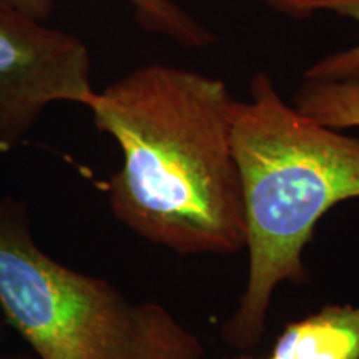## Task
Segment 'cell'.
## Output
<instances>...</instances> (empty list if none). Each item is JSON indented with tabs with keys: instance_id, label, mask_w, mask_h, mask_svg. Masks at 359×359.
<instances>
[{
	"instance_id": "6da1fadb",
	"label": "cell",
	"mask_w": 359,
	"mask_h": 359,
	"mask_svg": "<svg viewBox=\"0 0 359 359\" xmlns=\"http://www.w3.org/2000/svg\"><path fill=\"white\" fill-rule=\"evenodd\" d=\"M235 103L223 80L165 64L138 67L97 92L93 123L123 155L105 185L114 217L183 257L243 250Z\"/></svg>"
},
{
	"instance_id": "7a4b0ae2",
	"label": "cell",
	"mask_w": 359,
	"mask_h": 359,
	"mask_svg": "<svg viewBox=\"0 0 359 359\" xmlns=\"http://www.w3.org/2000/svg\"><path fill=\"white\" fill-rule=\"evenodd\" d=\"M231 138L250 263L222 338L250 349L263 338L278 286L308 280L303 250L316 223L333 206L359 198V138L296 110L264 72L251 79L250 100L235 103Z\"/></svg>"
},
{
	"instance_id": "3957f363",
	"label": "cell",
	"mask_w": 359,
	"mask_h": 359,
	"mask_svg": "<svg viewBox=\"0 0 359 359\" xmlns=\"http://www.w3.org/2000/svg\"><path fill=\"white\" fill-rule=\"evenodd\" d=\"M0 313L37 359H205L163 304L58 263L35 241L25 200L0 198Z\"/></svg>"
},
{
	"instance_id": "277c9868",
	"label": "cell",
	"mask_w": 359,
	"mask_h": 359,
	"mask_svg": "<svg viewBox=\"0 0 359 359\" xmlns=\"http://www.w3.org/2000/svg\"><path fill=\"white\" fill-rule=\"evenodd\" d=\"M90 52L77 35L0 4V154L15 150L47 107H90Z\"/></svg>"
},
{
	"instance_id": "5b68a950",
	"label": "cell",
	"mask_w": 359,
	"mask_h": 359,
	"mask_svg": "<svg viewBox=\"0 0 359 359\" xmlns=\"http://www.w3.org/2000/svg\"><path fill=\"white\" fill-rule=\"evenodd\" d=\"M275 359H359V306L330 304L286 325L273 346Z\"/></svg>"
},
{
	"instance_id": "8992f818",
	"label": "cell",
	"mask_w": 359,
	"mask_h": 359,
	"mask_svg": "<svg viewBox=\"0 0 359 359\" xmlns=\"http://www.w3.org/2000/svg\"><path fill=\"white\" fill-rule=\"evenodd\" d=\"M264 6L291 17L306 19L316 13H333L353 20L359 29V0H262ZM359 75V40L346 50H339L320 58L308 67L306 80H343Z\"/></svg>"
},
{
	"instance_id": "52a82bcc",
	"label": "cell",
	"mask_w": 359,
	"mask_h": 359,
	"mask_svg": "<svg viewBox=\"0 0 359 359\" xmlns=\"http://www.w3.org/2000/svg\"><path fill=\"white\" fill-rule=\"evenodd\" d=\"M291 105L326 127H359V75L343 80H306L294 90Z\"/></svg>"
},
{
	"instance_id": "ba28073f",
	"label": "cell",
	"mask_w": 359,
	"mask_h": 359,
	"mask_svg": "<svg viewBox=\"0 0 359 359\" xmlns=\"http://www.w3.org/2000/svg\"><path fill=\"white\" fill-rule=\"evenodd\" d=\"M135 20L147 32L161 35L187 48H206L218 42L208 27L185 11L177 0H127Z\"/></svg>"
},
{
	"instance_id": "9c48e42d",
	"label": "cell",
	"mask_w": 359,
	"mask_h": 359,
	"mask_svg": "<svg viewBox=\"0 0 359 359\" xmlns=\"http://www.w3.org/2000/svg\"><path fill=\"white\" fill-rule=\"evenodd\" d=\"M0 4H6V6L17 8V11L42 22L50 19L53 8H55V0H0Z\"/></svg>"
},
{
	"instance_id": "30bf717a",
	"label": "cell",
	"mask_w": 359,
	"mask_h": 359,
	"mask_svg": "<svg viewBox=\"0 0 359 359\" xmlns=\"http://www.w3.org/2000/svg\"><path fill=\"white\" fill-rule=\"evenodd\" d=\"M0 359H37L32 353L30 354H24V353H17V354H0Z\"/></svg>"
},
{
	"instance_id": "8fae6325",
	"label": "cell",
	"mask_w": 359,
	"mask_h": 359,
	"mask_svg": "<svg viewBox=\"0 0 359 359\" xmlns=\"http://www.w3.org/2000/svg\"><path fill=\"white\" fill-rule=\"evenodd\" d=\"M226 359H255V358H248V356H240V358H226ZM266 359H275V358H266Z\"/></svg>"
}]
</instances>
